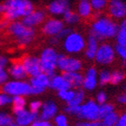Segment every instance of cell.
I'll return each instance as SVG.
<instances>
[{
	"label": "cell",
	"mask_w": 126,
	"mask_h": 126,
	"mask_svg": "<svg viewBox=\"0 0 126 126\" xmlns=\"http://www.w3.org/2000/svg\"><path fill=\"white\" fill-rule=\"evenodd\" d=\"M113 111V105L111 104H102L99 105V118L102 120L105 116L109 114Z\"/></svg>",
	"instance_id": "31"
},
{
	"label": "cell",
	"mask_w": 126,
	"mask_h": 126,
	"mask_svg": "<svg viewBox=\"0 0 126 126\" xmlns=\"http://www.w3.org/2000/svg\"><path fill=\"white\" fill-rule=\"evenodd\" d=\"M42 104L40 102V101H32V102L30 103L29 109L32 113H38L39 111L41 110V108H42Z\"/></svg>",
	"instance_id": "37"
},
{
	"label": "cell",
	"mask_w": 126,
	"mask_h": 126,
	"mask_svg": "<svg viewBox=\"0 0 126 126\" xmlns=\"http://www.w3.org/2000/svg\"><path fill=\"white\" fill-rule=\"evenodd\" d=\"M41 109H42V112L40 113V119L45 120V121H50V119L53 118L58 111L57 105L51 101L43 104Z\"/></svg>",
	"instance_id": "19"
},
{
	"label": "cell",
	"mask_w": 126,
	"mask_h": 126,
	"mask_svg": "<svg viewBox=\"0 0 126 126\" xmlns=\"http://www.w3.org/2000/svg\"><path fill=\"white\" fill-rule=\"evenodd\" d=\"M8 64H9V60L6 56L5 55H0V67L4 68H6L8 67Z\"/></svg>",
	"instance_id": "44"
},
{
	"label": "cell",
	"mask_w": 126,
	"mask_h": 126,
	"mask_svg": "<svg viewBox=\"0 0 126 126\" xmlns=\"http://www.w3.org/2000/svg\"><path fill=\"white\" fill-rule=\"evenodd\" d=\"M97 85V71L93 67L89 68L86 72L82 87L87 90H93Z\"/></svg>",
	"instance_id": "18"
},
{
	"label": "cell",
	"mask_w": 126,
	"mask_h": 126,
	"mask_svg": "<svg viewBox=\"0 0 126 126\" xmlns=\"http://www.w3.org/2000/svg\"><path fill=\"white\" fill-rule=\"evenodd\" d=\"M67 117L63 114H60V115L56 116L55 118V124L56 125H61V124H67Z\"/></svg>",
	"instance_id": "42"
},
{
	"label": "cell",
	"mask_w": 126,
	"mask_h": 126,
	"mask_svg": "<svg viewBox=\"0 0 126 126\" xmlns=\"http://www.w3.org/2000/svg\"><path fill=\"white\" fill-rule=\"evenodd\" d=\"M98 46H99V41L95 37L89 34L87 40V42H86V47H85V49H86V50H85L86 57L89 60H94L95 53L97 51V49H98Z\"/></svg>",
	"instance_id": "20"
},
{
	"label": "cell",
	"mask_w": 126,
	"mask_h": 126,
	"mask_svg": "<svg viewBox=\"0 0 126 126\" xmlns=\"http://www.w3.org/2000/svg\"><path fill=\"white\" fill-rule=\"evenodd\" d=\"M7 73L9 77L16 80H24L27 78V73L21 61H16L7 67Z\"/></svg>",
	"instance_id": "17"
},
{
	"label": "cell",
	"mask_w": 126,
	"mask_h": 126,
	"mask_svg": "<svg viewBox=\"0 0 126 126\" xmlns=\"http://www.w3.org/2000/svg\"><path fill=\"white\" fill-rule=\"evenodd\" d=\"M110 76L111 73L106 69H104L100 72L99 74V84L101 86H105V85L110 83Z\"/></svg>",
	"instance_id": "35"
},
{
	"label": "cell",
	"mask_w": 126,
	"mask_h": 126,
	"mask_svg": "<svg viewBox=\"0 0 126 126\" xmlns=\"http://www.w3.org/2000/svg\"><path fill=\"white\" fill-rule=\"evenodd\" d=\"M85 99V93L83 90L79 89L78 91H75V94L72 97V99L69 100L67 104L68 105H72V106H79L81 105L82 102Z\"/></svg>",
	"instance_id": "28"
},
{
	"label": "cell",
	"mask_w": 126,
	"mask_h": 126,
	"mask_svg": "<svg viewBox=\"0 0 126 126\" xmlns=\"http://www.w3.org/2000/svg\"><path fill=\"white\" fill-rule=\"evenodd\" d=\"M107 99V95L105 92H99L96 95V101L99 105H102V104H105V101Z\"/></svg>",
	"instance_id": "43"
},
{
	"label": "cell",
	"mask_w": 126,
	"mask_h": 126,
	"mask_svg": "<svg viewBox=\"0 0 126 126\" xmlns=\"http://www.w3.org/2000/svg\"><path fill=\"white\" fill-rule=\"evenodd\" d=\"M50 78L44 72L31 77L29 82L31 86V94H40L44 92L45 89L50 87Z\"/></svg>",
	"instance_id": "10"
},
{
	"label": "cell",
	"mask_w": 126,
	"mask_h": 126,
	"mask_svg": "<svg viewBox=\"0 0 126 126\" xmlns=\"http://www.w3.org/2000/svg\"><path fill=\"white\" fill-rule=\"evenodd\" d=\"M21 62L24 65V69L28 76L33 77L42 72V68H41V63H40V59L36 56H25L24 58H23Z\"/></svg>",
	"instance_id": "14"
},
{
	"label": "cell",
	"mask_w": 126,
	"mask_h": 126,
	"mask_svg": "<svg viewBox=\"0 0 126 126\" xmlns=\"http://www.w3.org/2000/svg\"><path fill=\"white\" fill-rule=\"evenodd\" d=\"M13 124L14 119L12 116L0 112V126H11Z\"/></svg>",
	"instance_id": "32"
},
{
	"label": "cell",
	"mask_w": 126,
	"mask_h": 126,
	"mask_svg": "<svg viewBox=\"0 0 126 126\" xmlns=\"http://www.w3.org/2000/svg\"><path fill=\"white\" fill-rule=\"evenodd\" d=\"M12 104H13V112L16 114V113L21 112L22 110L25 109L26 101H25L24 96H22V95H16V96H13Z\"/></svg>",
	"instance_id": "26"
},
{
	"label": "cell",
	"mask_w": 126,
	"mask_h": 126,
	"mask_svg": "<svg viewBox=\"0 0 126 126\" xmlns=\"http://www.w3.org/2000/svg\"><path fill=\"white\" fill-rule=\"evenodd\" d=\"M78 117L87 121H100L99 105L94 101H88L80 105Z\"/></svg>",
	"instance_id": "8"
},
{
	"label": "cell",
	"mask_w": 126,
	"mask_h": 126,
	"mask_svg": "<svg viewBox=\"0 0 126 126\" xmlns=\"http://www.w3.org/2000/svg\"><path fill=\"white\" fill-rule=\"evenodd\" d=\"M65 28V23L58 18H49L42 24V33L49 37L58 35Z\"/></svg>",
	"instance_id": "11"
},
{
	"label": "cell",
	"mask_w": 126,
	"mask_h": 126,
	"mask_svg": "<svg viewBox=\"0 0 126 126\" xmlns=\"http://www.w3.org/2000/svg\"><path fill=\"white\" fill-rule=\"evenodd\" d=\"M3 5L4 19L8 22L22 20L34 10V5L31 0H5Z\"/></svg>",
	"instance_id": "2"
},
{
	"label": "cell",
	"mask_w": 126,
	"mask_h": 126,
	"mask_svg": "<svg viewBox=\"0 0 126 126\" xmlns=\"http://www.w3.org/2000/svg\"><path fill=\"white\" fill-rule=\"evenodd\" d=\"M117 99H118L119 103H121V104H126V91L124 94H120Z\"/></svg>",
	"instance_id": "46"
},
{
	"label": "cell",
	"mask_w": 126,
	"mask_h": 126,
	"mask_svg": "<svg viewBox=\"0 0 126 126\" xmlns=\"http://www.w3.org/2000/svg\"><path fill=\"white\" fill-rule=\"evenodd\" d=\"M58 55L57 51L52 47H47L42 50L39 57L42 71L47 74L50 78L56 74Z\"/></svg>",
	"instance_id": "4"
},
{
	"label": "cell",
	"mask_w": 126,
	"mask_h": 126,
	"mask_svg": "<svg viewBox=\"0 0 126 126\" xmlns=\"http://www.w3.org/2000/svg\"><path fill=\"white\" fill-rule=\"evenodd\" d=\"M6 30L20 46L31 44L36 35L35 28L27 26L21 20L9 22Z\"/></svg>",
	"instance_id": "3"
},
{
	"label": "cell",
	"mask_w": 126,
	"mask_h": 126,
	"mask_svg": "<svg viewBox=\"0 0 126 126\" xmlns=\"http://www.w3.org/2000/svg\"><path fill=\"white\" fill-rule=\"evenodd\" d=\"M77 13L79 14L80 18H88L93 14V9L89 0H80L78 4Z\"/></svg>",
	"instance_id": "23"
},
{
	"label": "cell",
	"mask_w": 126,
	"mask_h": 126,
	"mask_svg": "<svg viewBox=\"0 0 126 126\" xmlns=\"http://www.w3.org/2000/svg\"><path fill=\"white\" fill-rule=\"evenodd\" d=\"M110 17L117 20L126 18V2L124 0H109L107 5Z\"/></svg>",
	"instance_id": "12"
},
{
	"label": "cell",
	"mask_w": 126,
	"mask_h": 126,
	"mask_svg": "<svg viewBox=\"0 0 126 126\" xmlns=\"http://www.w3.org/2000/svg\"><path fill=\"white\" fill-rule=\"evenodd\" d=\"M46 20V13L44 10L42 9H34L32 12L24 16L21 21L25 25L32 28H35L37 26L42 25L44 21Z\"/></svg>",
	"instance_id": "13"
},
{
	"label": "cell",
	"mask_w": 126,
	"mask_h": 126,
	"mask_svg": "<svg viewBox=\"0 0 126 126\" xmlns=\"http://www.w3.org/2000/svg\"><path fill=\"white\" fill-rule=\"evenodd\" d=\"M8 24H9V22L6 21L5 19V21L0 23V29H6L8 26Z\"/></svg>",
	"instance_id": "47"
},
{
	"label": "cell",
	"mask_w": 126,
	"mask_h": 126,
	"mask_svg": "<svg viewBox=\"0 0 126 126\" xmlns=\"http://www.w3.org/2000/svg\"><path fill=\"white\" fill-rule=\"evenodd\" d=\"M116 44L126 47V18L121 20L118 24V31L115 35Z\"/></svg>",
	"instance_id": "24"
},
{
	"label": "cell",
	"mask_w": 126,
	"mask_h": 126,
	"mask_svg": "<svg viewBox=\"0 0 126 126\" xmlns=\"http://www.w3.org/2000/svg\"><path fill=\"white\" fill-rule=\"evenodd\" d=\"M15 124L18 126H30L38 118V113L24 109L15 114Z\"/></svg>",
	"instance_id": "15"
},
{
	"label": "cell",
	"mask_w": 126,
	"mask_h": 126,
	"mask_svg": "<svg viewBox=\"0 0 126 126\" xmlns=\"http://www.w3.org/2000/svg\"><path fill=\"white\" fill-rule=\"evenodd\" d=\"M11 126H18V125H17V124H15V123H14V124H12V125H11Z\"/></svg>",
	"instance_id": "50"
},
{
	"label": "cell",
	"mask_w": 126,
	"mask_h": 126,
	"mask_svg": "<svg viewBox=\"0 0 126 126\" xmlns=\"http://www.w3.org/2000/svg\"><path fill=\"white\" fill-rule=\"evenodd\" d=\"M124 73L120 70L113 71L110 76V83L112 85H118L120 84L124 79Z\"/></svg>",
	"instance_id": "30"
},
{
	"label": "cell",
	"mask_w": 126,
	"mask_h": 126,
	"mask_svg": "<svg viewBox=\"0 0 126 126\" xmlns=\"http://www.w3.org/2000/svg\"><path fill=\"white\" fill-rule=\"evenodd\" d=\"M114 50H115L116 54L123 60L124 63L126 65V47L121 46V45L119 44H116L115 47H114Z\"/></svg>",
	"instance_id": "36"
},
{
	"label": "cell",
	"mask_w": 126,
	"mask_h": 126,
	"mask_svg": "<svg viewBox=\"0 0 126 126\" xmlns=\"http://www.w3.org/2000/svg\"><path fill=\"white\" fill-rule=\"evenodd\" d=\"M115 126H126V113L121 115V117H119Z\"/></svg>",
	"instance_id": "45"
},
{
	"label": "cell",
	"mask_w": 126,
	"mask_h": 126,
	"mask_svg": "<svg viewBox=\"0 0 126 126\" xmlns=\"http://www.w3.org/2000/svg\"><path fill=\"white\" fill-rule=\"evenodd\" d=\"M57 68L62 72L79 71L82 68V62L79 59L66 56L64 54H59L57 61Z\"/></svg>",
	"instance_id": "9"
},
{
	"label": "cell",
	"mask_w": 126,
	"mask_h": 126,
	"mask_svg": "<svg viewBox=\"0 0 126 126\" xmlns=\"http://www.w3.org/2000/svg\"><path fill=\"white\" fill-rule=\"evenodd\" d=\"M68 9H70V3L68 0H52L47 6L48 12L56 16H62Z\"/></svg>",
	"instance_id": "16"
},
{
	"label": "cell",
	"mask_w": 126,
	"mask_h": 126,
	"mask_svg": "<svg viewBox=\"0 0 126 126\" xmlns=\"http://www.w3.org/2000/svg\"><path fill=\"white\" fill-rule=\"evenodd\" d=\"M62 76L66 79V80L69 83L71 87L79 88L83 85L84 77L79 71H71V72H63Z\"/></svg>",
	"instance_id": "21"
},
{
	"label": "cell",
	"mask_w": 126,
	"mask_h": 126,
	"mask_svg": "<svg viewBox=\"0 0 126 126\" xmlns=\"http://www.w3.org/2000/svg\"><path fill=\"white\" fill-rule=\"evenodd\" d=\"M75 94V91L69 89H65V90H61V91H58V95L61 97V99L66 101L68 103L69 100L72 99V97L74 96Z\"/></svg>",
	"instance_id": "33"
},
{
	"label": "cell",
	"mask_w": 126,
	"mask_h": 126,
	"mask_svg": "<svg viewBox=\"0 0 126 126\" xmlns=\"http://www.w3.org/2000/svg\"><path fill=\"white\" fill-rule=\"evenodd\" d=\"M115 54L114 47L109 43L104 42L102 44H99L94 60L101 65H109L114 61Z\"/></svg>",
	"instance_id": "7"
},
{
	"label": "cell",
	"mask_w": 126,
	"mask_h": 126,
	"mask_svg": "<svg viewBox=\"0 0 126 126\" xmlns=\"http://www.w3.org/2000/svg\"><path fill=\"white\" fill-rule=\"evenodd\" d=\"M50 87V88H52L54 90H57V91L71 88L69 83L66 80V79L62 75H56V74L50 78V87Z\"/></svg>",
	"instance_id": "22"
},
{
	"label": "cell",
	"mask_w": 126,
	"mask_h": 126,
	"mask_svg": "<svg viewBox=\"0 0 126 126\" xmlns=\"http://www.w3.org/2000/svg\"><path fill=\"white\" fill-rule=\"evenodd\" d=\"M8 78H9V75H8V73H7L6 68H4L0 67V86H1V87L5 84V82L7 81Z\"/></svg>",
	"instance_id": "38"
},
{
	"label": "cell",
	"mask_w": 126,
	"mask_h": 126,
	"mask_svg": "<svg viewBox=\"0 0 126 126\" xmlns=\"http://www.w3.org/2000/svg\"><path fill=\"white\" fill-rule=\"evenodd\" d=\"M118 114L113 111L112 113H110L102 119V122H100L101 126H115L118 122Z\"/></svg>",
	"instance_id": "27"
},
{
	"label": "cell",
	"mask_w": 126,
	"mask_h": 126,
	"mask_svg": "<svg viewBox=\"0 0 126 126\" xmlns=\"http://www.w3.org/2000/svg\"><path fill=\"white\" fill-rule=\"evenodd\" d=\"M3 13H4V5L3 4H0V16L3 15Z\"/></svg>",
	"instance_id": "48"
},
{
	"label": "cell",
	"mask_w": 126,
	"mask_h": 126,
	"mask_svg": "<svg viewBox=\"0 0 126 126\" xmlns=\"http://www.w3.org/2000/svg\"><path fill=\"white\" fill-rule=\"evenodd\" d=\"M57 126H68V124H61V125H57Z\"/></svg>",
	"instance_id": "49"
},
{
	"label": "cell",
	"mask_w": 126,
	"mask_h": 126,
	"mask_svg": "<svg viewBox=\"0 0 126 126\" xmlns=\"http://www.w3.org/2000/svg\"><path fill=\"white\" fill-rule=\"evenodd\" d=\"M1 91L10 94L11 96L16 95H29L31 94V86L29 82L24 80H7L1 87Z\"/></svg>",
	"instance_id": "6"
},
{
	"label": "cell",
	"mask_w": 126,
	"mask_h": 126,
	"mask_svg": "<svg viewBox=\"0 0 126 126\" xmlns=\"http://www.w3.org/2000/svg\"><path fill=\"white\" fill-rule=\"evenodd\" d=\"M79 108H80V105L79 106H72V105H68L66 107L65 111L69 114H72V115H78V113L79 112Z\"/></svg>",
	"instance_id": "39"
},
{
	"label": "cell",
	"mask_w": 126,
	"mask_h": 126,
	"mask_svg": "<svg viewBox=\"0 0 126 126\" xmlns=\"http://www.w3.org/2000/svg\"><path fill=\"white\" fill-rule=\"evenodd\" d=\"M79 1H80V0H79Z\"/></svg>",
	"instance_id": "51"
},
{
	"label": "cell",
	"mask_w": 126,
	"mask_h": 126,
	"mask_svg": "<svg viewBox=\"0 0 126 126\" xmlns=\"http://www.w3.org/2000/svg\"><path fill=\"white\" fill-rule=\"evenodd\" d=\"M30 126H52V124H50V122L45 121V120H42V119L38 120L37 119Z\"/></svg>",
	"instance_id": "41"
},
{
	"label": "cell",
	"mask_w": 126,
	"mask_h": 126,
	"mask_svg": "<svg viewBox=\"0 0 126 126\" xmlns=\"http://www.w3.org/2000/svg\"><path fill=\"white\" fill-rule=\"evenodd\" d=\"M63 16V22L68 25H73L78 24L80 21V16L79 14L72 11L71 9H68L62 15Z\"/></svg>",
	"instance_id": "25"
},
{
	"label": "cell",
	"mask_w": 126,
	"mask_h": 126,
	"mask_svg": "<svg viewBox=\"0 0 126 126\" xmlns=\"http://www.w3.org/2000/svg\"><path fill=\"white\" fill-rule=\"evenodd\" d=\"M87 40L78 32L71 31L63 39L62 45L64 50L69 54H77L85 50Z\"/></svg>",
	"instance_id": "5"
},
{
	"label": "cell",
	"mask_w": 126,
	"mask_h": 126,
	"mask_svg": "<svg viewBox=\"0 0 126 126\" xmlns=\"http://www.w3.org/2000/svg\"><path fill=\"white\" fill-rule=\"evenodd\" d=\"M118 31V24L109 16H96L91 24L89 34L95 37L98 41H105L115 38Z\"/></svg>",
	"instance_id": "1"
},
{
	"label": "cell",
	"mask_w": 126,
	"mask_h": 126,
	"mask_svg": "<svg viewBox=\"0 0 126 126\" xmlns=\"http://www.w3.org/2000/svg\"><path fill=\"white\" fill-rule=\"evenodd\" d=\"M108 1L109 0H89L93 11H95L97 13L102 12L107 7Z\"/></svg>",
	"instance_id": "29"
},
{
	"label": "cell",
	"mask_w": 126,
	"mask_h": 126,
	"mask_svg": "<svg viewBox=\"0 0 126 126\" xmlns=\"http://www.w3.org/2000/svg\"><path fill=\"white\" fill-rule=\"evenodd\" d=\"M12 101H13V96H11L10 94H6L3 91L0 92V107L10 105L12 104Z\"/></svg>",
	"instance_id": "34"
},
{
	"label": "cell",
	"mask_w": 126,
	"mask_h": 126,
	"mask_svg": "<svg viewBox=\"0 0 126 126\" xmlns=\"http://www.w3.org/2000/svg\"><path fill=\"white\" fill-rule=\"evenodd\" d=\"M76 126H101V123L99 121L79 122L76 124Z\"/></svg>",
	"instance_id": "40"
}]
</instances>
